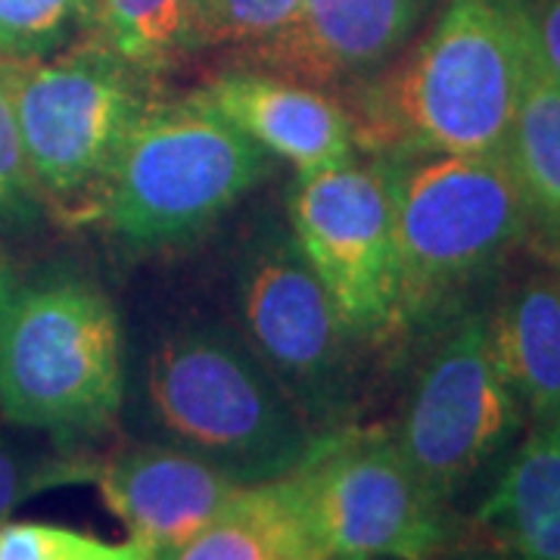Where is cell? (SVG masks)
I'll return each instance as SVG.
<instances>
[{"label":"cell","mask_w":560,"mask_h":560,"mask_svg":"<svg viewBox=\"0 0 560 560\" xmlns=\"http://www.w3.org/2000/svg\"><path fill=\"white\" fill-rule=\"evenodd\" d=\"M97 460L84 455L79 442L57 445H25L0 433V523L47 489L94 482Z\"/></svg>","instance_id":"21"},{"label":"cell","mask_w":560,"mask_h":560,"mask_svg":"<svg viewBox=\"0 0 560 560\" xmlns=\"http://www.w3.org/2000/svg\"><path fill=\"white\" fill-rule=\"evenodd\" d=\"M440 0H300L290 25L246 57L320 91H352L399 57Z\"/></svg>","instance_id":"11"},{"label":"cell","mask_w":560,"mask_h":560,"mask_svg":"<svg viewBox=\"0 0 560 560\" xmlns=\"http://www.w3.org/2000/svg\"><path fill=\"white\" fill-rule=\"evenodd\" d=\"M0 560H150L138 541H106L57 523H0Z\"/></svg>","instance_id":"22"},{"label":"cell","mask_w":560,"mask_h":560,"mask_svg":"<svg viewBox=\"0 0 560 560\" xmlns=\"http://www.w3.org/2000/svg\"><path fill=\"white\" fill-rule=\"evenodd\" d=\"M40 197L25 150H22L20 125L13 116V103L3 79V62H0V228L25 224L38 212Z\"/></svg>","instance_id":"23"},{"label":"cell","mask_w":560,"mask_h":560,"mask_svg":"<svg viewBox=\"0 0 560 560\" xmlns=\"http://www.w3.org/2000/svg\"><path fill=\"white\" fill-rule=\"evenodd\" d=\"M489 346L533 420L560 415V275L545 261L511 280L486 308Z\"/></svg>","instance_id":"15"},{"label":"cell","mask_w":560,"mask_h":560,"mask_svg":"<svg viewBox=\"0 0 560 560\" xmlns=\"http://www.w3.org/2000/svg\"><path fill=\"white\" fill-rule=\"evenodd\" d=\"M296 477L327 560H440L452 541L448 508L415 477L393 430L324 433Z\"/></svg>","instance_id":"8"},{"label":"cell","mask_w":560,"mask_h":560,"mask_svg":"<svg viewBox=\"0 0 560 560\" xmlns=\"http://www.w3.org/2000/svg\"><path fill=\"white\" fill-rule=\"evenodd\" d=\"M523 35V0H440L396 60L346 91L355 147L371 156H504Z\"/></svg>","instance_id":"1"},{"label":"cell","mask_w":560,"mask_h":560,"mask_svg":"<svg viewBox=\"0 0 560 560\" xmlns=\"http://www.w3.org/2000/svg\"><path fill=\"white\" fill-rule=\"evenodd\" d=\"M504 160L517 178L533 231L560 234V79L541 57L529 16Z\"/></svg>","instance_id":"17"},{"label":"cell","mask_w":560,"mask_h":560,"mask_svg":"<svg viewBox=\"0 0 560 560\" xmlns=\"http://www.w3.org/2000/svg\"><path fill=\"white\" fill-rule=\"evenodd\" d=\"M125 401L116 305L79 275L0 265V415L54 440L97 436Z\"/></svg>","instance_id":"4"},{"label":"cell","mask_w":560,"mask_h":560,"mask_svg":"<svg viewBox=\"0 0 560 560\" xmlns=\"http://www.w3.org/2000/svg\"><path fill=\"white\" fill-rule=\"evenodd\" d=\"M474 533L501 560H560V415L533 420L474 514Z\"/></svg>","instance_id":"14"},{"label":"cell","mask_w":560,"mask_h":560,"mask_svg":"<svg viewBox=\"0 0 560 560\" xmlns=\"http://www.w3.org/2000/svg\"><path fill=\"white\" fill-rule=\"evenodd\" d=\"M300 0H184V44L190 50L237 47L243 54L280 35Z\"/></svg>","instance_id":"20"},{"label":"cell","mask_w":560,"mask_h":560,"mask_svg":"<svg viewBox=\"0 0 560 560\" xmlns=\"http://www.w3.org/2000/svg\"><path fill=\"white\" fill-rule=\"evenodd\" d=\"M175 560H327L296 470L243 486Z\"/></svg>","instance_id":"16"},{"label":"cell","mask_w":560,"mask_h":560,"mask_svg":"<svg viewBox=\"0 0 560 560\" xmlns=\"http://www.w3.org/2000/svg\"><path fill=\"white\" fill-rule=\"evenodd\" d=\"M536 253H539V261L560 275V234H536Z\"/></svg>","instance_id":"25"},{"label":"cell","mask_w":560,"mask_h":560,"mask_svg":"<svg viewBox=\"0 0 560 560\" xmlns=\"http://www.w3.org/2000/svg\"><path fill=\"white\" fill-rule=\"evenodd\" d=\"M91 38L150 79L187 54L184 0H97Z\"/></svg>","instance_id":"18"},{"label":"cell","mask_w":560,"mask_h":560,"mask_svg":"<svg viewBox=\"0 0 560 560\" xmlns=\"http://www.w3.org/2000/svg\"><path fill=\"white\" fill-rule=\"evenodd\" d=\"M393 202L399 249V337L455 318V305L529 231V209L504 156H374Z\"/></svg>","instance_id":"2"},{"label":"cell","mask_w":560,"mask_h":560,"mask_svg":"<svg viewBox=\"0 0 560 560\" xmlns=\"http://www.w3.org/2000/svg\"><path fill=\"white\" fill-rule=\"evenodd\" d=\"M241 318L246 346L320 436L355 423L359 381L349 359L355 340L290 231H268L249 246L241 271Z\"/></svg>","instance_id":"9"},{"label":"cell","mask_w":560,"mask_h":560,"mask_svg":"<svg viewBox=\"0 0 560 560\" xmlns=\"http://www.w3.org/2000/svg\"><path fill=\"white\" fill-rule=\"evenodd\" d=\"M197 97L300 175L355 160L359 147L342 101L305 81L259 66L228 69L206 81Z\"/></svg>","instance_id":"13"},{"label":"cell","mask_w":560,"mask_h":560,"mask_svg":"<svg viewBox=\"0 0 560 560\" xmlns=\"http://www.w3.org/2000/svg\"><path fill=\"white\" fill-rule=\"evenodd\" d=\"M290 237L355 342L399 340V249L383 165L305 172L290 194Z\"/></svg>","instance_id":"10"},{"label":"cell","mask_w":560,"mask_h":560,"mask_svg":"<svg viewBox=\"0 0 560 560\" xmlns=\"http://www.w3.org/2000/svg\"><path fill=\"white\" fill-rule=\"evenodd\" d=\"M94 486L150 560H175L243 489L209 460L156 440L121 445L97 460Z\"/></svg>","instance_id":"12"},{"label":"cell","mask_w":560,"mask_h":560,"mask_svg":"<svg viewBox=\"0 0 560 560\" xmlns=\"http://www.w3.org/2000/svg\"><path fill=\"white\" fill-rule=\"evenodd\" d=\"M3 79L40 202L72 221L97 219L150 106L147 75L88 35L47 60L3 62Z\"/></svg>","instance_id":"5"},{"label":"cell","mask_w":560,"mask_h":560,"mask_svg":"<svg viewBox=\"0 0 560 560\" xmlns=\"http://www.w3.org/2000/svg\"><path fill=\"white\" fill-rule=\"evenodd\" d=\"M271 172V156L190 94L143 109L109 180L101 219L128 246L200 237Z\"/></svg>","instance_id":"6"},{"label":"cell","mask_w":560,"mask_h":560,"mask_svg":"<svg viewBox=\"0 0 560 560\" xmlns=\"http://www.w3.org/2000/svg\"><path fill=\"white\" fill-rule=\"evenodd\" d=\"M143 418L153 440L209 460L241 486L293 474L320 440L246 340L219 327H184L153 349Z\"/></svg>","instance_id":"3"},{"label":"cell","mask_w":560,"mask_h":560,"mask_svg":"<svg viewBox=\"0 0 560 560\" xmlns=\"http://www.w3.org/2000/svg\"><path fill=\"white\" fill-rule=\"evenodd\" d=\"M480 560H501V558H495V555H489V558H480Z\"/></svg>","instance_id":"26"},{"label":"cell","mask_w":560,"mask_h":560,"mask_svg":"<svg viewBox=\"0 0 560 560\" xmlns=\"http://www.w3.org/2000/svg\"><path fill=\"white\" fill-rule=\"evenodd\" d=\"M541 57L560 79V0H523Z\"/></svg>","instance_id":"24"},{"label":"cell","mask_w":560,"mask_h":560,"mask_svg":"<svg viewBox=\"0 0 560 560\" xmlns=\"http://www.w3.org/2000/svg\"><path fill=\"white\" fill-rule=\"evenodd\" d=\"M97 0H0V62L57 57L94 32Z\"/></svg>","instance_id":"19"},{"label":"cell","mask_w":560,"mask_h":560,"mask_svg":"<svg viewBox=\"0 0 560 560\" xmlns=\"http://www.w3.org/2000/svg\"><path fill=\"white\" fill-rule=\"evenodd\" d=\"M523 418L521 399L492 355L482 308L448 320L393 436L423 489L448 508L514 448Z\"/></svg>","instance_id":"7"}]
</instances>
